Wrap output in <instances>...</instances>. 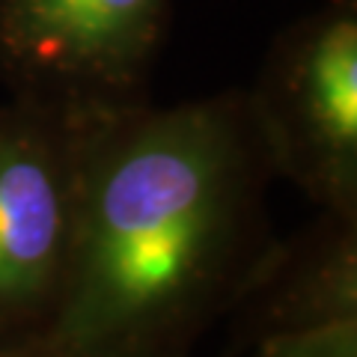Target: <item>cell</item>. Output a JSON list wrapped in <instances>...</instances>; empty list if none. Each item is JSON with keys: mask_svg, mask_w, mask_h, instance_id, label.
<instances>
[{"mask_svg": "<svg viewBox=\"0 0 357 357\" xmlns=\"http://www.w3.org/2000/svg\"><path fill=\"white\" fill-rule=\"evenodd\" d=\"M84 126L9 96L0 105V340L54 345L69 295Z\"/></svg>", "mask_w": 357, "mask_h": 357, "instance_id": "3", "label": "cell"}, {"mask_svg": "<svg viewBox=\"0 0 357 357\" xmlns=\"http://www.w3.org/2000/svg\"><path fill=\"white\" fill-rule=\"evenodd\" d=\"M250 357H357V321L295 337H274L248 351Z\"/></svg>", "mask_w": 357, "mask_h": 357, "instance_id": "6", "label": "cell"}, {"mask_svg": "<svg viewBox=\"0 0 357 357\" xmlns=\"http://www.w3.org/2000/svg\"><path fill=\"white\" fill-rule=\"evenodd\" d=\"M244 96L274 178H289L319 211L357 218L354 0L283 30Z\"/></svg>", "mask_w": 357, "mask_h": 357, "instance_id": "4", "label": "cell"}, {"mask_svg": "<svg viewBox=\"0 0 357 357\" xmlns=\"http://www.w3.org/2000/svg\"><path fill=\"white\" fill-rule=\"evenodd\" d=\"M271 178L244 89L84 126L77 248L54 349L191 357L274 241Z\"/></svg>", "mask_w": 357, "mask_h": 357, "instance_id": "1", "label": "cell"}, {"mask_svg": "<svg viewBox=\"0 0 357 357\" xmlns=\"http://www.w3.org/2000/svg\"><path fill=\"white\" fill-rule=\"evenodd\" d=\"M0 357H63L48 342H3L0 340Z\"/></svg>", "mask_w": 357, "mask_h": 357, "instance_id": "7", "label": "cell"}, {"mask_svg": "<svg viewBox=\"0 0 357 357\" xmlns=\"http://www.w3.org/2000/svg\"><path fill=\"white\" fill-rule=\"evenodd\" d=\"M349 321H357V218L337 211H319L289 238L274 236L223 316L229 354Z\"/></svg>", "mask_w": 357, "mask_h": 357, "instance_id": "5", "label": "cell"}, {"mask_svg": "<svg viewBox=\"0 0 357 357\" xmlns=\"http://www.w3.org/2000/svg\"><path fill=\"white\" fill-rule=\"evenodd\" d=\"M170 0H0V81L77 126L146 105Z\"/></svg>", "mask_w": 357, "mask_h": 357, "instance_id": "2", "label": "cell"}]
</instances>
